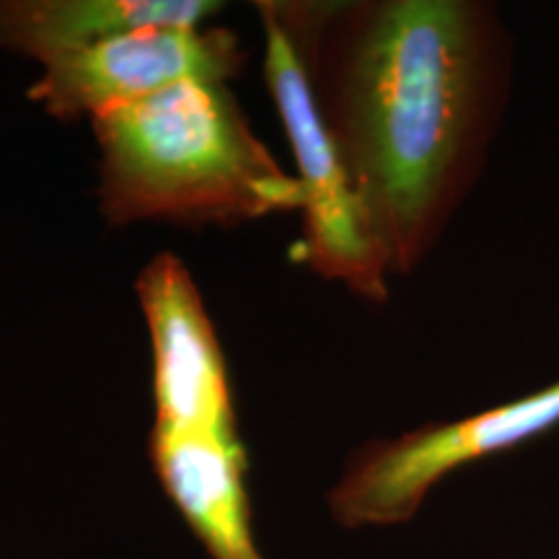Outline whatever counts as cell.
<instances>
[{
	"label": "cell",
	"mask_w": 559,
	"mask_h": 559,
	"mask_svg": "<svg viewBox=\"0 0 559 559\" xmlns=\"http://www.w3.org/2000/svg\"><path fill=\"white\" fill-rule=\"evenodd\" d=\"M135 290L151 332L156 425L236 432L226 360L190 270L164 251L145 264Z\"/></svg>",
	"instance_id": "8992f818"
},
{
	"label": "cell",
	"mask_w": 559,
	"mask_h": 559,
	"mask_svg": "<svg viewBox=\"0 0 559 559\" xmlns=\"http://www.w3.org/2000/svg\"><path fill=\"white\" fill-rule=\"evenodd\" d=\"M156 477L213 559H262L251 536L247 451L239 432L153 425Z\"/></svg>",
	"instance_id": "52a82bcc"
},
{
	"label": "cell",
	"mask_w": 559,
	"mask_h": 559,
	"mask_svg": "<svg viewBox=\"0 0 559 559\" xmlns=\"http://www.w3.org/2000/svg\"><path fill=\"white\" fill-rule=\"evenodd\" d=\"M99 207L111 223H241L304 210L223 83L185 81L94 117Z\"/></svg>",
	"instance_id": "7a4b0ae2"
},
{
	"label": "cell",
	"mask_w": 559,
	"mask_h": 559,
	"mask_svg": "<svg viewBox=\"0 0 559 559\" xmlns=\"http://www.w3.org/2000/svg\"><path fill=\"white\" fill-rule=\"evenodd\" d=\"M241 62L243 50L228 29L145 26L41 62L29 99L58 120H94L185 81L226 83Z\"/></svg>",
	"instance_id": "5b68a950"
},
{
	"label": "cell",
	"mask_w": 559,
	"mask_h": 559,
	"mask_svg": "<svg viewBox=\"0 0 559 559\" xmlns=\"http://www.w3.org/2000/svg\"><path fill=\"white\" fill-rule=\"evenodd\" d=\"M213 0H0V47L47 62L145 26H202Z\"/></svg>",
	"instance_id": "ba28073f"
},
{
	"label": "cell",
	"mask_w": 559,
	"mask_h": 559,
	"mask_svg": "<svg viewBox=\"0 0 559 559\" xmlns=\"http://www.w3.org/2000/svg\"><path fill=\"white\" fill-rule=\"evenodd\" d=\"M559 428V379L477 415L430 423L400 438L368 443L349 459L330 492L345 528L396 526L423 508L430 489L481 459L515 451Z\"/></svg>",
	"instance_id": "277c9868"
},
{
	"label": "cell",
	"mask_w": 559,
	"mask_h": 559,
	"mask_svg": "<svg viewBox=\"0 0 559 559\" xmlns=\"http://www.w3.org/2000/svg\"><path fill=\"white\" fill-rule=\"evenodd\" d=\"M321 109L391 275L436 247L479 179L513 81V41L481 0L326 3Z\"/></svg>",
	"instance_id": "6da1fadb"
},
{
	"label": "cell",
	"mask_w": 559,
	"mask_h": 559,
	"mask_svg": "<svg viewBox=\"0 0 559 559\" xmlns=\"http://www.w3.org/2000/svg\"><path fill=\"white\" fill-rule=\"evenodd\" d=\"M326 3H260L264 79L288 132L304 187V239L298 257L321 277L345 283L366 300L389 298V267L342 164L321 109L313 50Z\"/></svg>",
	"instance_id": "3957f363"
}]
</instances>
